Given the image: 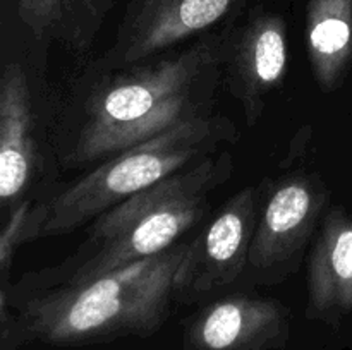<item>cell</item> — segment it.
<instances>
[{
	"label": "cell",
	"instance_id": "6da1fadb",
	"mask_svg": "<svg viewBox=\"0 0 352 350\" xmlns=\"http://www.w3.org/2000/svg\"><path fill=\"white\" fill-rule=\"evenodd\" d=\"M219 64V43L201 40L181 54L116 69L82 102L69 163H102L179 124L205 117Z\"/></svg>",
	"mask_w": 352,
	"mask_h": 350
},
{
	"label": "cell",
	"instance_id": "7a4b0ae2",
	"mask_svg": "<svg viewBox=\"0 0 352 350\" xmlns=\"http://www.w3.org/2000/svg\"><path fill=\"white\" fill-rule=\"evenodd\" d=\"M229 153L201 158L95 218L79 249L60 266L24 278L30 287L81 283L172 249L196 225L208 198L232 174Z\"/></svg>",
	"mask_w": 352,
	"mask_h": 350
},
{
	"label": "cell",
	"instance_id": "3957f363",
	"mask_svg": "<svg viewBox=\"0 0 352 350\" xmlns=\"http://www.w3.org/2000/svg\"><path fill=\"white\" fill-rule=\"evenodd\" d=\"M189 242L81 283L30 287L34 325L57 338H82L113 328H144L165 314Z\"/></svg>",
	"mask_w": 352,
	"mask_h": 350
},
{
	"label": "cell",
	"instance_id": "277c9868",
	"mask_svg": "<svg viewBox=\"0 0 352 350\" xmlns=\"http://www.w3.org/2000/svg\"><path fill=\"white\" fill-rule=\"evenodd\" d=\"M208 115L188 120L96 165L48 202L33 206L31 240L74 232L131 196L188 167L226 137Z\"/></svg>",
	"mask_w": 352,
	"mask_h": 350
},
{
	"label": "cell",
	"instance_id": "5b68a950",
	"mask_svg": "<svg viewBox=\"0 0 352 350\" xmlns=\"http://www.w3.org/2000/svg\"><path fill=\"white\" fill-rule=\"evenodd\" d=\"M254 189L244 187L226 202L192 242L179 270L177 294H205L232 283L250 263L256 229Z\"/></svg>",
	"mask_w": 352,
	"mask_h": 350
},
{
	"label": "cell",
	"instance_id": "8992f818",
	"mask_svg": "<svg viewBox=\"0 0 352 350\" xmlns=\"http://www.w3.org/2000/svg\"><path fill=\"white\" fill-rule=\"evenodd\" d=\"M237 0H133L103 64L120 69L151 58L222 19Z\"/></svg>",
	"mask_w": 352,
	"mask_h": 350
},
{
	"label": "cell",
	"instance_id": "52a82bcc",
	"mask_svg": "<svg viewBox=\"0 0 352 350\" xmlns=\"http://www.w3.org/2000/svg\"><path fill=\"white\" fill-rule=\"evenodd\" d=\"M327 191L305 174L284 177L275 184L256 220L250 247L254 270H270L291 261L311 237Z\"/></svg>",
	"mask_w": 352,
	"mask_h": 350
},
{
	"label": "cell",
	"instance_id": "ba28073f",
	"mask_svg": "<svg viewBox=\"0 0 352 350\" xmlns=\"http://www.w3.org/2000/svg\"><path fill=\"white\" fill-rule=\"evenodd\" d=\"M287 26L275 14H260L237 36L229 65L230 91L243 103L250 124L261 115L265 98L287 71Z\"/></svg>",
	"mask_w": 352,
	"mask_h": 350
},
{
	"label": "cell",
	"instance_id": "9c48e42d",
	"mask_svg": "<svg viewBox=\"0 0 352 350\" xmlns=\"http://www.w3.org/2000/svg\"><path fill=\"white\" fill-rule=\"evenodd\" d=\"M311 312L352 311V206H333L320 226L308 264Z\"/></svg>",
	"mask_w": 352,
	"mask_h": 350
},
{
	"label": "cell",
	"instance_id": "30bf717a",
	"mask_svg": "<svg viewBox=\"0 0 352 350\" xmlns=\"http://www.w3.org/2000/svg\"><path fill=\"white\" fill-rule=\"evenodd\" d=\"M33 103L26 74L10 62L0 82V198L3 206L19 198L34 167Z\"/></svg>",
	"mask_w": 352,
	"mask_h": 350
},
{
	"label": "cell",
	"instance_id": "8fae6325",
	"mask_svg": "<svg viewBox=\"0 0 352 350\" xmlns=\"http://www.w3.org/2000/svg\"><path fill=\"white\" fill-rule=\"evenodd\" d=\"M306 43L318 84L339 88L352 64V0H308Z\"/></svg>",
	"mask_w": 352,
	"mask_h": 350
},
{
	"label": "cell",
	"instance_id": "7c38bea8",
	"mask_svg": "<svg viewBox=\"0 0 352 350\" xmlns=\"http://www.w3.org/2000/svg\"><path fill=\"white\" fill-rule=\"evenodd\" d=\"M278 305L265 299L236 295L219 301L203 312L198 336L210 350H227L241 340L267 335L278 323Z\"/></svg>",
	"mask_w": 352,
	"mask_h": 350
},
{
	"label": "cell",
	"instance_id": "4fadbf2b",
	"mask_svg": "<svg viewBox=\"0 0 352 350\" xmlns=\"http://www.w3.org/2000/svg\"><path fill=\"white\" fill-rule=\"evenodd\" d=\"M31 215H33V205L30 201H23L16 208L12 206V213L6 220L2 235H0V266H2L3 277L9 273L10 263L19 246L31 242V233H33Z\"/></svg>",
	"mask_w": 352,
	"mask_h": 350
},
{
	"label": "cell",
	"instance_id": "5bb4252c",
	"mask_svg": "<svg viewBox=\"0 0 352 350\" xmlns=\"http://www.w3.org/2000/svg\"><path fill=\"white\" fill-rule=\"evenodd\" d=\"M17 9L23 23L43 38L64 21L65 0H17Z\"/></svg>",
	"mask_w": 352,
	"mask_h": 350
},
{
	"label": "cell",
	"instance_id": "9a60e30c",
	"mask_svg": "<svg viewBox=\"0 0 352 350\" xmlns=\"http://www.w3.org/2000/svg\"><path fill=\"white\" fill-rule=\"evenodd\" d=\"M86 3L91 7L93 12H96V9H98V0H86Z\"/></svg>",
	"mask_w": 352,
	"mask_h": 350
}]
</instances>
